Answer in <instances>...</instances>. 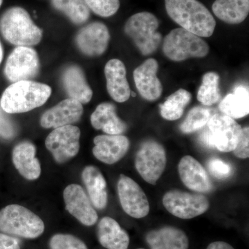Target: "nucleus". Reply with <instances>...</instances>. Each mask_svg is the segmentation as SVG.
<instances>
[{
  "label": "nucleus",
  "instance_id": "nucleus-27",
  "mask_svg": "<svg viewBox=\"0 0 249 249\" xmlns=\"http://www.w3.org/2000/svg\"><path fill=\"white\" fill-rule=\"evenodd\" d=\"M225 115L233 119H241L249 113V88L245 85H238L233 92L228 94L219 106Z\"/></svg>",
  "mask_w": 249,
  "mask_h": 249
},
{
  "label": "nucleus",
  "instance_id": "nucleus-36",
  "mask_svg": "<svg viewBox=\"0 0 249 249\" xmlns=\"http://www.w3.org/2000/svg\"><path fill=\"white\" fill-rule=\"evenodd\" d=\"M232 152L238 158L243 159V160L249 158V129L248 127L242 128L239 142Z\"/></svg>",
  "mask_w": 249,
  "mask_h": 249
},
{
  "label": "nucleus",
  "instance_id": "nucleus-24",
  "mask_svg": "<svg viewBox=\"0 0 249 249\" xmlns=\"http://www.w3.org/2000/svg\"><path fill=\"white\" fill-rule=\"evenodd\" d=\"M62 82L70 98L81 104H86L91 101L93 91L80 67L71 66L66 69L62 76Z\"/></svg>",
  "mask_w": 249,
  "mask_h": 249
},
{
  "label": "nucleus",
  "instance_id": "nucleus-39",
  "mask_svg": "<svg viewBox=\"0 0 249 249\" xmlns=\"http://www.w3.org/2000/svg\"><path fill=\"white\" fill-rule=\"evenodd\" d=\"M206 249H235L231 245L224 242H214L210 244Z\"/></svg>",
  "mask_w": 249,
  "mask_h": 249
},
{
  "label": "nucleus",
  "instance_id": "nucleus-20",
  "mask_svg": "<svg viewBox=\"0 0 249 249\" xmlns=\"http://www.w3.org/2000/svg\"><path fill=\"white\" fill-rule=\"evenodd\" d=\"M150 249H188L189 240L181 229L164 227L150 231L145 236Z\"/></svg>",
  "mask_w": 249,
  "mask_h": 249
},
{
  "label": "nucleus",
  "instance_id": "nucleus-4",
  "mask_svg": "<svg viewBox=\"0 0 249 249\" xmlns=\"http://www.w3.org/2000/svg\"><path fill=\"white\" fill-rule=\"evenodd\" d=\"M44 231L42 219L24 206L11 204L0 211V231L5 234L34 239Z\"/></svg>",
  "mask_w": 249,
  "mask_h": 249
},
{
  "label": "nucleus",
  "instance_id": "nucleus-29",
  "mask_svg": "<svg viewBox=\"0 0 249 249\" xmlns=\"http://www.w3.org/2000/svg\"><path fill=\"white\" fill-rule=\"evenodd\" d=\"M52 5L74 24H82L89 19V9L84 0H53Z\"/></svg>",
  "mask_w": 249,
  "mask_h": 249
},
{
  "label": "nucleus",
  "instance_id": "nucleus-26",
  "mask_svg": "<svg viewBox=\"0 0 249 249\" xmlns=\"http://www.w3.org/2000/svg\"><path fill=\"white\" fill-rule=\"evenodd\" d=\"M214 14L223 22L237 24L245 20L249 13V0H215Z\"/></svg>",
  "mask_w": 249,
  "mask_h": 249
},
{
  "label": "nucleus",
  "instance_id": "nucleus-9",
  "mask_svg": "<svg viewBox=\"0 0 249 249\" xmlns=\"http://www.w3.org/2000/svg\"><path fill=\"white\" fill-rule=\"evenodd\" d=\"M80 137V130L76 126H62L49 134L45 145L58 163H65L79 152Z\"/></svg>",
  "mask_w": 249,
  "mask_h": 249
},
{
  "label": "nucleus",
  "instance_id": "nucleus-3",
  "mask_svg": "<svg viewBox=\"0 0 249 249\" xmlns=\"http://www.w3.org/2000/svg\"><path fill=\"white\" fill-rule=\"evenodd\" d=\"M0 31L5 39L18 47H30L40 42L42 31L37 27L25 9L13 7L0 19Z\"/></svg>",
  "mask_w": 249,
  "mask_h": 249
},
{
  "label": "nucleus",
  "instance_id": "nucleus-6",
  "mask_svg": "<svg viewBox=\"0 0 249 249\" xmlns=\"http://www.w3.org/2000/svg\"><path fill=\"white\" fill-rule=\"evenodd\" d=\"M163 52L170 60L181 62L190 58H204L209 53V46L199 36L178 28L165 36Z\"/></svg>",
  "mask_w": 249,
  "mask_h": 249
},
{
  "label": "nucleus",
  "instance_id": "nucleus-34",
  "mask_svg": "<svg viewBox=\"0 0 249 249\" xmlns=\"http://www.w3.org/2000/svg\"><path fill=\"white\" fill-rule=\"evenodd\" d=\"M207 168L210 173L219 179L229 178L232 173L231 165L220 159H211L207 163Z\"/></svg>",
  "mask_w": 249,
  "mask_h": 249
},
{
  "label": "nucleus",
  "instance_id": "nucleus-25",
  "mask_svg": "<svg viewBox=\"0 0 249 249\" xmlns=\"http://www.w3.org/2000/svg\"><path fill=\"white\" fill-rule=\"evenodd\" d=\"M82 178L90 200L96 209L102 210L107 204V183L99 170L89 165L83 170Z\"/></svg>",
  "mask_w": 249,
  "mask_h": 249
},
{
  "label": "nucleus",
  "instance_id": "nucleus-10",
  "mask_svg": "<svg viewBox=\"0 0 249 249\" xmlns=\"http://www.w3.org/2000/svg\"><path fill=\"white\" fill-rule=\"evenodd\" d=\"M38 55L29 47H18L10 54L5 66L4 73L13 83L29 80L38 73Z\"/></svg>",
  "mask_w": 249,
  "mask_h": 249
},
{
  "label": "nucleus",
  "instance_id": "nucleus-8",
  "mask_svg": "<svg viewBox=\"0 0 249 249\" xmlns=\"http://www.w3.org/2000/svg\"><path fill=\"white\" fill-rule=\"evenodd\" d=\"M163 204L170 213L183 219L201 215L209 210L210 206L206 196L178 190L167 192L163 197Z\"/></svg>",
  "mask_w": 249,
  "mask_h": 249
},
{
  "label": "nucleus",
  "instance_id": "nucleus-44",
  "mask_svg": "<svg viewBox=\"0 0 249 249\" xmlns=\"http://www.w3.org/2000/svg\"><path fill=\"white\" fill-rule=\"evenodd\" d=\"M52 1H53V0H52Z\"/></svg>",
  "mask_w": 249,
  "mask_h": 249
},
{
  "label": "nucleus",
  "instance_id": "nucleus-14",
  "mask_svg": "<svg viewBox=\"0 0 249 249\" xmlns=\"http://www.w3.org/2000/svg\"><path fill=\"white\" fill-rule=\"evenodd\" d=\"M110 35L107 27L103 23H90L80 29L76 42L80 50L89 56L102 55L108 47Z\"/></svg>",
  "mask_w": 249,
  "mask_h": 249
},
{
  "label": "nucleus",
  "instance_id": "nucleus-16",
  "mask_svg": "<svg viewBox=\"0 0 249 249\" xmlns=\"http://www.w3.org/2000/svg\"><path fill=\"white\" fill-rule=\"evenodd\" d=\"M159 65L154 58L145 60L134 71V80L139 93L144 99L155 101L161 96L163 86L158 77Z\"/></svg>",
  "mask_w": 249,
  "mask_h": 249
},
{
  "label": "nucleus",
  "instance_id": "nucleus-23",
  "mask_svg": "<svg viewBox=\"0 0 249 249\" xmlns=\"http://www.w3.org/2000/svg\"><path fill=\"white\" fill-rule=\"evenodd\" d=\"M91 124L105 133L118 135L125 132L127 124L116 115V107L110 103L100 104L91 116Z\"/></svg>",
  "mask_w": 249,
  "mask_h": 249
},
{
  "label": "nucleus",
  "instance_id": "nucleus-35",
  "mask_svg": "<svg viewBox=\"0 0 249 249\" xmlns=\"http://www.w3.org/2000/svg\"><path fill=\"white\" fill-rule=\"evenodd\" d=\"M7 114L0 106V137L10 139L16 135V129Z\"/></svg>",
  "mask_w": 249,
  "mask_h": 249
},
{
  "label": "nucleus",
  "instance_id": "nucleus-12",
  "mask_svg": "<svg viewBox=\"0 0 249 249\" xmlns=\"http://www.w3.org/2000/svg\"><path fill=\"white\" fill-rule=\"evenodd\" d=\"M207 124L214 147L223 152L233 151L242 133L240 124L229 116L221 114L211 116Z\"/></svg>",
  "mask_w": 249,
  "mask_h": 249
},
{
  "label": "nucleus",
  "instance_id": "nucleus-37",
  "mask_svg": "<svg viewBox=\"0 0 249 249\" xmlns=\"http://www.w3.org/2000/svg\"><path fill=\"white\" fill-rule=\"evenodd\" d=\"M0 249H20L19 240L5 233H0Z\"/></svg>",
  "mask_w": 249,
  "mask_h": 249
},
{
  "label": "nucleus",
  "instance_id": "nucleus-21",
  "mask_svg": "<svg viewBox=\"0 0 249 249\" xmlns=\"http://www.w3.org/2000/svg\"><path fill=\"white\" fill-rule=\"evenodd\" d=\"M34 144L24 142L18 144L13 151V162L19 173L28 180L37 179L40 176L41 167L36 157Z\"/></svg>",
  "mask_w": 249,
  "mask_h": 249
},
{
  "label": "nucleus",
  "instance_id": "nucleus-15",
  "mask_svg": "<svg viewBox=\"0 0 249 249\" xmlns=\"http://www.w3.org/2000/svg\"><path fill=\"white\" fill-rule=\"evenodd\" d=\"M83 113V105L67 98L44 113L40 124L45 128H57L70 125L79 121Z\"/></svg>",
  "mask_w": 249,
  "mask_h": 249
},
{
  "label": "nucleus",
  "instance_id": "nucleus-19",
  "mask_svg": "<svg viewBox=\"0 0 249 249\" xmlns=\"http://www.w3.org/2000/svg\"><path fill=\"white\" fill-rule=\"evenodd\" d=\"M105 74L107 91L111 97L118 103L127 101L130 97L131 91L124 62L118 59L109 60L105 67Z\"/></svg>",
  "mask_w": 249,
  "mask_h": 249
},
{
  "label": "nucleus",
  "instance_id": "nucleus-32",
  "mask_svg": "<svg viewBox=\"0 0 249 249\" xmlns=\"http://www.w3.org/2000/svg\"><path fill=\"white\" fill-rule=\"evenodd\" d=\"M89 9L103 18L110 17L120 7L119 0H84Z\"/></svg>",
  "mask_w": 249,
  "mask_h": 249
},
{
  "label": "nucleus",
  "instance_id": "nucleus-1",
  "mask_svg": "<svg viewBox=\"0 0 249 249\" xmlns=\"http://www.w3.org/2000/svg\"><path fill=\"white\" fill-rule=\"evenodd\" d=\"M167 14L185 30L202 37L213 34L215 19L198 0H165Z\"/></svg>",
  "mask_w": 249,
  "mask_h": 249
},
{
  "label": "nucleus",
  "instance_id": "nucleus-43",
  "mask_svg": "<svg viewBox=\"0 0 249 249\" xmlns=\"http://www.w3.org/2000/svg\"></svg>",
  "mask_w": 249,
  "mask_h": 249
},
{
  "label": "nucleus",
  "instance_id": "nucleus-18",
  "mask_svg": "<svg viewBox=\"0 0 249 249\" xmlns=\"http://www.w3.org/2000/svg\"><path fill=\"white\" fill-rule=\"evenodd\" d=\"M178 174L183 184L199 193H209L213 185L207 172L201 163L191 156L183 157L178 166Z\"/></svg>",
  "mask_w": 249,
  "mask_h": 249
},
{
  "label": "nucleus",
  "instance_id": "nucleus-2",
  "mask_svg": "<svg viewBox=\"0 0 249 249\" xmlns=\"http://www.w3.org/2000/svg\"><path fill=\"white\" fill-rule=\"evenodd\" d=\"M52 94L49 85L21 80L10 85L1 96L0 106L8 114L27 112L43 106Z\"/></svg>",
  "mask_w": 249,
  "mask_h": 249
},
{
  "label": "nucleus",
  "instance_id": "nucleus-22",
  "mask_svg": "<svg viewBox=\"0 0 249 249\" xmlns=\"http://www.w3.org/2000/svg\"><path fill=\"white\" fill-rule=\"evenodd\" d=\"M97 235L100 244L107 249H128L129 237L115 219L105 217L98 223Z\"/></svg>",
  "mask_w": 249,
  "mask_h": 249
},
{
  "label": "nucleus",
  "instance_id": "nucleus-42",
  "mask_svg": "<svg viewBox=\"0 0 249 249\" xmlns=\"http://www.w3.org/2000/svg\"><path fill=\"white\" fill-rule=\"evenodd\" d=\"M1 4H2V0H0V6H1Z\"/></svg>",
  "mask_w": 249,
  "mask_h": 249
},
{
  "label": "nucleus",
  "instance_id": "nucleus-28",
  "mask_svg": "<svg viewBox=\"0 0 249 249\" xmlns=\"http://www.w3.org/2000/svg\"><path fill=\"white\" fill-rule=\"evenodd\" d=\"M191 94L186 89H180L170 95L160 105V114L168 121H176L182 116L185 108L191 101Z\"/></svg>",
  "mask_w": 249,
  "mask_h": 249
},
{
  "label": "nucleus",
  "instance_id": "nucleus-38",
  "mask_svg": "<svg viewBox=\"0 0 249 249\" xmlns=\"http://www.w3.org/2000/svg\"><path fill=\"white\" fill-rule=\"evenodd\" d=\"M199 142L204 146L210 149L214 148L213 142L212 138H211V133H210L209 129L206 127L201 134H199Z\"/></svg>",
  "mask_w": 249,
  "mask_h": 249
},
{
  "label": "nucleus",
  "instance_id": "nucleus-13",
  "mask_svg": "<svg viewBox=\"0 0 249 249\" xmlns=\"http://www.w3.org/2000/svg\"><path fill=\"white\" fill-rule=\"evenodd\" d=\"M64 200L67 211L85 226L96 224L98 214L92 203L81 186L71 184L64 191Z\"/></svg>",
  "mask_w": 249,
  "mask_h": 249
},
{
  "label": "nucleus",
  "instance_id": "nucleus-40",
  "mask_svg": "<svg viewBox=\"0 0 249 249\" xmlns=\"http://www.w3.org/2000/svg\"><path fill=\"white\" fill-rule=\"evenodd\" d=\"M3 58V49L2 47H1V43H0V63H1V60H2Z\"/></svg>",
  "mask_w": 249,
  "mask_h": 249
},
{
  "label": "nucleus",
  "instance_id": "nucleus-41",
  "mask_svg": "<svg viewBox=\"0 0 249 249\" xmlns=\"http://www.w3.org/2000/svg\"><path fill=\"white\" fill-rule=\"evenodd\" d=\"M132 93H131V94L132 95V96H134V97H135L136 96V95H135V93H134V92H131Z\"/></svg>",
  "mask_w": 249,
  "mask_h": 249
},
{
  "label": "nucleus",
  "instance_id": "nucleus-31",
  "mask_svg": "<svg viewBox=\"0 0 249 249\" xmlns=\"http://www.w3.org/2000/svg\"><path fill=\"white\" fill-rule=\"evenodd\" d=\"M211 116V111L208 108L201 106L193 107L180 125V130L184 134L193 133L204 127Z\"/></svg>",
  "mask_w": 249,
  "mask_h": 249
},
{
  "label": "nucleus",
  "instance_id": "nucleus-33",
  "mask_svg": "<svg viewBox=\"0 0 249 249\" xmlns=\"http://www.w3.org/2000/svg\"><path fill=\"white\" fill-rule=\"evenodd\" d=\"M51 249H88L81 240L69 234H57L49 242Z\"/></svg>",
  "mask_w": 249,
  "mask_h": 249
},
{
  "label": "nucleus",
  "instance_id": "nucleus-7",
  "mask_svg": "<svg viewBox=\"0 0 249 249\" xmlns=\"http://www.w3.org/2000/svg\"><path fill=\"white\" fill-rule=\"evenodd\" d=\"M166 154L160 142L148 140L142 142L135 159V167L146 182L157 184L166 166Z\"/></svg>",
  "mask_w": 249,
  "mask_h": 249
},
{
  "label": "nucleus",
  "instance_id": "nucleus-11",
  "mask_svg": "<svg viewBox=\"0 0 249 249\" xmlns=\"http://www.w3.org/2000/svg\"><path fill=\"white\" fill-rule=\"evenodd\" d=\"M121 206L130 217L140 219L150 212V204L145 193L138 183L124 175H121L117 185Z\"/></svg>",
  "mask_w": 249,
  "mask_h": 249
},
{
  "label": "nucleus",
  "instance_id": "nucleus-30",
  "mask_svg": "<svg viewBox=\"0 0 249 249\" xmlns=\"http://www.w3.org/2000/svg\"><path fill=\"white\" fill-rule=\"evenodd\" d=\"M219 85V76L217 73H206L203 76L202 83L198 90V101L206 106L217 103L221 98Z\"/></svg>",
  "mask_w": 249,
  "mask_h": 249
},
{
  "label": "nucleus",
  "instance_id": "nucleus-17",
  "mask_svg": "<svg viewBox=\"0 0 249 249\" xmlns=\"http://www.w3.org/2000/svg\"><path fill=\"white\" fill-rule=\"evenodd\" d=\"M93 154L100 161L106 164H114L124 158L128 151L129 141L125 136L99 135L93 139Z\"/></svg>",
  "mask_w": 249,
  "mask_h": 249
},
{
  "label": "nucleus",
  "instance_id": "nucleus-5",
  "mask_svg": "<svg viewBox=\"0 0 249 249\" xmlns=\"http://www.w3.org/2000/svg\"><path fill=\"white\" fill-rule=\"evenodd\" d=\"M159 25L160 23L155 15L141 12L127 19L124 30L141 53L148 55L155 53L161 42V34L157 31Z\"/></svg>",
  "mask_w": 249,
  "mask_h": 249
}]
</instances>
